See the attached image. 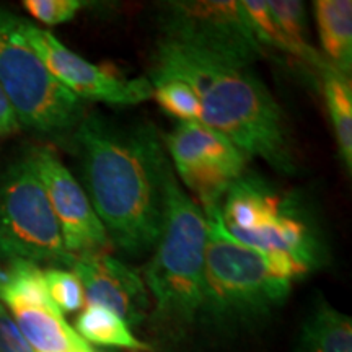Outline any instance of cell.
Wrapping results in <instances>:
<instances>
[{
    "label": "cell",
    "instance_id": "cell-3",
    "mask_svg": "<svg viewBox=\"0 0 352 352\" xmlns=\"http://www.w3.org/2000/svg\"><path fill=\"white\" fill-rule=\"evenodd\" d=\"M206 236L204 210L179 186L173 171L166 183L160 239L142 277L153 302L148 320L160 340L182 341L199 320Z\"/></svg>",
    "mask_w": 352,
    "mask_h": 352
},
{
    "label": "cell",
    "instance_id": "cell-16",
    "mask_svg": "<svg viewBox=\"0 0 352 352\" xmlns=\"http://www.w3.org/2000/svg\"><path fill=\"white\" fill-rule=\"evenodd\" d=\"M272 19L287 39L292 59L297 60L307 74L320 77L328 63L323 54L311 46L307 33V7L300 0H266Z\"/></svg>",
    "mask_w": 352,
    "mask_h": 352
},
{
    "label": "cell",
    "instance_id": "cell-7",
    "mask_svg": "<svg viewBox=\"0 0 352 352\" xmlns=\"http://www.w3.org/2000/svg\"><path fill=\"white\" fill-rule=\"evenodd\" d=\"M0 256L70 270L74 256L39 179L32 155L0 175Z\"/></svg>",
    "mask_w": 352,
    "mask_h": 352
},
{
    "label": "cell",
    "instance_id": "cell-8",
    "mask_svg": "<svg viewBox=\"0 0 352 352\" xmlns=\"http://www.w3.org/2000/svg\"><path fill=\"white\" fill-rule=\"evenodd\" d=\"M164 39L252 65L267 52L256 41L241 0H170L157 7Z\"/></svg>",
    "mask_w": 352,
    "mask_h": 352
},
{
    "label": "cell",
    "instance_id": "cell-21",
    "mask_svg": "<svg viewBox=\"0 0 352 352\" xmlns=\"http://www.w3.org/2000/svg\"><path fill=\"white\" fill-rule=\"evenodd\" d=\"M88 6L83 0H25L23 7L34 20L47 26L72 21Z\"/></svg>",
    "mask_w": 352,
    "mask_h": 352
},
{
    "label": "cell",
    "instance_id": "cell-12",
    "mask_svg": "<svg viewBox=\"0 0 352 352\" xmlns=\"http://www.w3.org/2000/svg\"><path fill=\"white\" fill-rule=\"evenodd\" d=\"M30 155L59 223L65 250L74 258L88 253H108L113 246L107 230L76 176L51 148H33Z\"/></svg>",
    "mask_w": 352,
    "mask_h": 352
},
{
    "label": "cell",
    "instance_id": "cell-24",
    "mask_svg": "<svg viewBox=\"0 0 352 352\" xmlns=\"http://www.w3.org/2000/svg\"><path fill=\"white\" fill-rule=\"evenodd\" d=\"M96 352H98V351H96Z\"/></svg>",
    "mask_w": 352,
    "mask_h": 352
},
{
    "label": "cell",
    "instance_id": "cell-1",
    "mask_svg": "<svg viewBox=\"0 0 352 352\" xmlns=\"http://www.w3.org/2000/svg\"><path fill=\"white\" fill-rule=\"evenodd\" d=\"M80 183L113 248L129 258L153 252L173 173L164 138L151 122L85 114L72 135Z\"/></svg>",
    "mask_w": 352,
    "mask_h": 352
},
{
    "label": "cell",
    "instance_id": "cell-9",
    "mask_svg": "<svg viewBox=\"0 0 352 352\" xmlns=\"http://www.w3.org/2000/svg\"><path fill=\"white\" fill-rule=\"evenodd\" d=\"M173 166L201 208H220L233 184L246 173L250 158L212 127L183 121L164 138Z\"/></svg>",
    "mask_w": 352,
    "mask_h": 352
},
{
    "label": "cell",
    "instance_id": "cell-4",
    "mask_svg": "<svg viewBox=\"0 0 352 352\" xmlns=\"http://www.w3.org/2000/svg\"><path fill=\"white\" fill-rule=\"evenodd\" d=\"M208 236L199 320L215 329L253 327L287 300L294 280L274 258L233 239L220 208H204Z\"/></svg>",
    "mask_w": 352,
    "mask_h": 352
},
{
    "label": "cell",
    "instance_id": "cell-23",
    "mask_svg": "<svg viewBox=\"0 0 352 352\" xmlns=\"http://www.w3.org/2000/svg\"><path fill=\"white\" fill-rule=\"evenodd\" d=\"M19 118H16L10 101L7 98L6 91H3L2 85H0V138L15 134V132H19Z\"/></svg>",
    "mask_w": 352,
    "mask_h": 352
},
{
    "label": "cell",
    "instance_id": "cell-17",
    "mask_svg": "<svg viewBox=\"0 0 352 352\" xmlns=\"http://www.w3.org/2000/svg\"><path fill=\"white\" fill-rule=\"evenodd\" d=\"M321 83L324 104L331 120L338 151L347 171L352 170V85L351 76L327 65L321 70Z\"/></svg>",
    "mask_w": 352,
    "mask_h": 352
},
{
    "label": "cell",
    "instance_id": "cell-20",
    "mask_svg": "<svg viewBox=\"0 0 352 352\" xmlns=\"http://www.w3.org/2000/svg\"><path fill=\"white\" fill-rule=\"evenodd\" d=\"M44 280L51 300L59 308L60 314H74L85 307V294L78 277L65 267H47Z\"/></svg>",
    "mask_w": 352,
    "mask_h": 352
},
{
    "label": "cell",
    "instance_id": "cell-14",
    "mask_svg": "<svg viewBox=\"0 0 352 352\" xmlns=\"http://www.w3.org/2000/svg\"><path fill=\"white\" fill-rule=\"evenodd\" d=\"M314 13L321 54L333 69L351 76L352 70V2L315 0Z\"/></svg>",
    "mask_w": 352,
    "mask_h": 352
},
{
    "label": "cell",
    "instance_id": "cell-22",
    "mask_svg": "<svg viewBox=\"0 0 352 352\" xmlns=\"http://www.w3.org/2000/svg\"><path fill=\"white\" fill-rule=\"evenodd\" d=\"M0 352H34L2 303H0Z\"/></svg>",
    "mask_w": 352,
    "mask_h": 352
},
{
    "label": "cell",
    "instance_id": "cell-10",
    "mask_svg": "<svg viewBox=\"0 0 352 352\" xmlns=\"http://www.w3.org/2000/svg\"><path fill=\"white\" fill-rule=\"evenodd\" d=\"M26 41L43 60L51 76L77 98L101 101L113 107H135L153 98V87L147 77L127 78L88 63L70 51L47 30L20 19Z\"/></svg>",
    "mask_w": 352,
    "mask_h": 352
},
{
    "label": "cell",
    "instance_id": "cell-18",
    "mask_svg": "<svg viewBox=\"0 0 352 352\" xmlns=\"http://www.w3.org/2000/svg\"><path fill=\"white\" fill-rule=\"evenodd\" d=\"M78 336L88 344L118 347L131 352H152L147 342L134 336L129 324L114 311L100 305H85L77 316L76 328Z\"/></svg>",
    "mask_w": 352,
    "mask_h": 352
},
{
    "label": "cell",
    "instance_id": "cell-2",
    "mask_svg": "<svg viewBox=\"0 0 352 352\" xmlns=\"http://www.w3.org/2000/svg\"><path fill=\"white\" fill-rule=\"evenodd\" d=\"M176 78L192 88L202 124L219 131L246 157L292 176L297 160L283 108L252 67L162 39L147 78Z\"/></svg>",
    "mask_w": 352,
    "mask_h": 352
},
{
    "label": "cell",
    "instance_id": "cell-11",
    "mask_svg": "<svg viewBox=\"0 0 352 352\" xmlns=\"http://www.w3.org/2000/svg\"><path fill=\"white\" fill-rule=\"evenodd\" d=\"M0 303L34 352H96L51 300L43 271L25 267L0 285Z\"/></svg>",
    "mask_w": 352,
    "mask_h": 352
},
{
    "label": "cell",
    "instance_id": "cell-19",
    "mask_svg": "<svg viewBox=\"0 0 352 352\" xmlns=\"http://www.w3.org/2000/svg\"><path fill=\"white\" fill-rule=\"evenodd\" d=\"M153 87V98L166 114L178 122L201 121V104L192 88L182 80L166 77L148 78Z\"/></svg>",
    "mask_w": 352,
    "mask_h": 352
},
{
    "label": "cell",
    "instance_id": "cell-15",
    "mask_svg": "<svg viewBox=\"0 0 352 352\" xmlns=\"http://www.w3.org/2000/svg\"><path fill=\"white\" fill-rule=\"evenodd\" d=\"M294 352H352L351 316L324 298H316L303 320Z\"/></svg>",
    "mask_w": 352,
    "mask_h": 352
},
{
    "label": "cell",
    "instance_id": "cell-13",
    "mask_svg": "<svg viewBox=\"0 0 352 352\" xmlns=\"http://www.w3.org/2000/svg\"><path fill=\"white\" fill-rule=\"evenodd\" d=\"M80 280L85 305H100L121 316L129 328L148 318L151 297L142 276L108 253L76 256L70 266Z\"/></svg>",
    "mask_w": 352,
    "mask_h": 352
},
{
    "label": "cell",
    "instance_id": "cell-6",
    "mask_svg": "<svg viewBox=\"0 0 352 352\" xmlns=\"http://www.w3.org/2000/svg\"><path fill=\"white\" fill-rule=\"evenodd\" d=\"M20 19L0 8V85L20 126L43 134L76 129L85 116V104L51 76L26 41Z\"/></svg>",
    "mask_w": 352,
    "mask_h": 352
},
{
    "label": "cell",
    "instance_id": "cell-5",
    "mask_svg": "<svg viewBox=\"0 0 352 352\" xmlns=\"http://www.w3.org/2000/svg\"><path fill=\"white\" fill-rule=\"evenodd\" d=\"M220 215L227 232L240 243L270 256L289 258L307 274L327 261V243L307 201L261 175L246 171L228 189Z\"/></svg>",
    "mask_w": 352,
    "mask_h": 352
}]
</instances>
